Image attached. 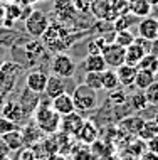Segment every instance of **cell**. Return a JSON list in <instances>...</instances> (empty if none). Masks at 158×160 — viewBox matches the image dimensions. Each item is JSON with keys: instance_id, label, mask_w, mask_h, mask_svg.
Segmentation results:
<instances>
[{"instance_id": "obj_8", "label": "cell", "mask_w": 158, "mask_h": 160, "mask_svg": "<svg viewBox=\"0 0 158 160\" xmlns=\"http://www.w3.org/2000/svg\"><path fill=\"white\" fill-rule=\"evenodd\" d=\"M89 14L94 15L98 20H104V22H111V24H113L118 17L109 0H93Z\"/></svg>"}, {"instance_id": "obj_29", "label": "cell", "mask_w": 158, "mask_h": 160, "mask_svg": "<svg viewBox=\"0 0 158 160\" xmlns=\"http://www.w3.org/2000/svg\"><path fill=\"white\" fill-rule=\"evenodd\" d=\"M83 83L94 91H99V89H103V74L101 72H86Z\"/></svg>"}, {"instance_id": "obj_26", "label": "cell", "mask_w": 158, "mask_h": 160, "mask_svg": "<svg viewBox=\"0 0 158 160\" xmlns=\"http://www.w3.org/2000/svg\"><path fill=\"white\" fill-rule=\"evenodd\" d=\"M101 74H103V89L113 91V89L119 88V79H118V74H116V69L106 68Z\"/></svg>"}, {"instance_id": "obj_13", "label": "cell", "mask_w": 158, "mask_h": 160, "mask_svg": "<svg viewBox=\"0 0 158 160\" xmlns=\"http://www.w3.org/2000/svg\"><path fill=\"white\" fill-rule=\"evenodd\" d=\"M47 78L49 76L44 71H31L27 74V78H25V88L31 89L36 94L44 93L45 84H47Z\"/></svg>"}, {"instance_id": "obj_5", "label": "cell", "mask_w": 158, "mask_h": 160, "mask_svg": "<svg viewBox=\"0 0 158 160\" xmlns=\"http://www.w3.org/2000/svg\"><path fill=\"white\" fill-rule=\"evenodd\" d=\"M24 24H25V32H27L29 36L34 37V39H41L44 36V32L47 31L50 20L42 10H36V8H34L31 14L27 15V19L24 20Z\"/></svg>"}, {"instance_id": "obj_43", "label": "cell", "mask_w": 158, "mask_h": 160, "mask_svg": "<svg viewBox=\"0 0 158 160\" xmlns=\"http://www.w3.org/2000/svg\"><path fill=\"white\" fill-rule=\"evenodd\" d=\"M151 54H155L158 58V39H155V41H151V49H150Z\"/></svg>"}, {"instance_id": "obj_1", "label": "cell", "mask_w": 158, "mask_h": 160, "mask_svg": "<svg viewBox=\"0 0 158 160\" xmlns=\"http://www.w3.org/2000/svg\"><path fill=\"white\" fill-rule=\"evenodd\" d=\"M42 44L45 46L47 51H52L54 54L57 52H66L71 49L76 41V34L71 32V29L66 24L57 22V20H50L47 31L41 37Z\"/></svg>"}, {"instance_id": "obj_20", "label": "cell", "mask_w": 158, "mask_h": 160, "mask_svg": "<svg viewBox=\"0 0 158 160\" xmlns=\"http://www.w3.org/2000/svg\"><path fill=\"white\" fill-rule=\"evenodd\" d=\"M143 123L145 120L140 118V116H128V118H125L119 123V130H123L130 137H138V132L141 130Z\"/></svg>"}, {"instance_id": "obj_44", "label": "cell", "mask_w": 158, "mask_h": 160, "mask_svg": "<svg viewBox=\"0 0 158 160\" xmlns=\"http://www.w3.org/2000/svg\"><path fill=\"white\" fill-rule=\"evenodd\" d=\"M3 20H5V7L3 3H0V27L3 25Z\"/></svg>"}, {"instance_id": "obj_28", "label": "cell", "mask_w": 158, "mask_h": 160, "mask_svg": "<svg viewBox=\"0 0 158 160\" xmlns=\"http://www.w3.org/2000/svg\"><path fill=\"white\" fill-rule=\"evenodd\" d=\"M136 17L133 14H125V15H119L116 17V20L113 22V27H114V32H118V31H130V27L133 24H136Z\"/></svg>"}, {"instance_id": "obj_41", "label": "cell", "mask_w": 158, "mask_h": 160, "mask_svg": "<svg viewBox=\"0 0 158 160\" xmlns=\"http://www.w3.org/2000/svg\"><path fill=\"white\" fill-rule=\"evenodd\" d=\"M140 160H158V153H155V152H151V150H146L143 155H140L138 157Z\"/></svg>"}, {"instance_id": "obj_19", "label": "cell", "mask_w": 158, "mask_h": 160, "mask_svg": "<svg viewBox=\"0 0 158 160\" xmlns=\"http://www.w3.org/2000/svg\"><path fill=\"white\" fill-rule=\"evenodd\" d=\"M24 51H25V56H27L29 62L34 64V61H37L41 56H45V51H47V49H45V46L42 44L41 39H34V41H31V42L25 44Z\"/></svg>"}, {"instance_id": "obj_24", "label": "cell", "mask_w": 158, "mask_h": 160, "mask_svg": "<svg viewBox=\"0 0 158 160\" xmlns=\"http://www.w3.org/2000/svg\"><path fill=\"white\" fill-rule=\"evenodd\" d=\"M151 10L153 7L146 0H133V2H130V14H133L136 19H143V17L151 15Z\"/></svg>"}, {"instance_id": "obj_49", "label": "cell", "mask_w": 158, "mask_h": 160, "mask_svg": "<svg viewBox=\"0 0 158 160\" xmlns=\"http://www.w3.org/2000/svg\"><path fill=\"white\" fill-rule=\"evenodd\" d=\"M153 120H155V123L158 125V111H156V113H155V116H153Z\"/></svg>"}, {"instance_id": "obj_40", "label": "cell", "mask_w": 158, "mask_h": 160, "mask_svg": "<svg viewBox=\"0 0 158 160\" xmlns=\"http://www.w3.org/2000/svg\"><path fill=\"white\" fill-rule=\"evenodd\" d=\"M19 160H37L36 150L34 148H20Z\"/></svg>"}, {"instance_id": "obj_27", "label": "cell", "mask_w": 158, "mask_h": 160, "mask_svg": "<svg viewBox=\"0 0 158 160\" xmlns=\"http://www.w3.org/2000/svg\"><path fill=\"white\" fill-rule=\"evenodd\" d=\"M156 135H158V125L155 123V120H145L141 130L138 132V138H141L143 142H150Z\"/></svg>"}, {"instance_id": "obj_18", "label": "cell", "mask_w": 158, "mask_h": 160, "mask_svg": "<svg viewBox=\"0 0 158 160\" xmlns=\"http://www.w3.org/2000/svg\"><path fill=\"white\" fill-rule=\"evenodd\" d=\"M66 93V83H64L62 78L59 76H49L47 78V84H45V89H44V94L50 99H54L55 96H59V94Z\"/></svg>"}, {"instance_id": "obj_36", "label": "cell", "mask_w": 158, "mask_h": 160, "mask_svg": "<svg viewBox=\"0 0 158 160\" xmlns=\"http://www.w3.org/2000/svg\"><path fill=\"white\" fill-rule=\"evenodd\" d=\"M143 93H145V96H146L148 105H158V79L153 84L148 86Z\"/></svg>"}, {"instance_id": "obj_25", "label": "cell", "mask_w": 158, "mask_h": 160, "mask_svg": "<svg viewBox=\"0 0 158 160\" xmlns=\"http://www.w3.org/2000/svg\"><path fill=\"white\" fill-rule=\"evenodd\" d=\"M20 132H22V135H24V143L25 145H32L34 142H39L41 140V135L44 133L36 123L25 125L24 130H20Z\"/></svg>"}, {"instance_id": "obj_55", "label": "cell", "mask_w": 158, "mask_h": 160, "mask_svg": "<svg viewBox=\"0 0 158 160\" xmlns=\"http://www.w3.org/2000/svg\"><path fill=\"white\" fill-rule=\"evenodd\" d=\"M109 2H113V0H109Z\"/></svg>"}, {"instance_id": "obj_51", "label": "cell", "mask_w": 158, "mask_h": 160, "mask_svg": "<svg viewBox=\"0 0 158 160\" xmlns=\"http://www.w3.org/2000/svg\"><path fill=\"white\" fill-rule=\"evenodd\" d=\"M2 160H10V158H8V157H5V158H2Z\"/></svg>"}, {"instance_id": "obj_15", "label": "cell", "mask_w": 158, "mask_h": 160, "mask_svg": "<svg viewBox=\"0 0 158 160\" xmlns=\"http://www.w3.org/2000/svg\"><path fill=\"white\" fill-rule=\"evenodd\" d=\"M138 72L136 66H130V64H121L119 68H116V74L119 79V86L128 88V86H135V78Z\"/></svg>"}, {"instance_id": "obj_17", "label": "cell", "mask_w": 158, "mask_h": 160, "mask_svg": "<svg viewBox=\"0 0 158 160\" xmlns=\"http://www.w3.org/2000/svg\"><path fill=\"white\" fill-rule=\"evenodd\" d=\"M145 54H148L138 42L133 41V44H130L128 47H125V64L130 66H138L140 61L145 58Z\"/></svg>"}, {"instance_id": "obj_16", "label": "cell", "mask_w": 158, "mask_h": 160, "mask_svg": "<svg viewBox=\"0 0 158 160\" xmlns=\"http://www.w3.org/2000/svg\"><path fill=\"white\" fill-rule=\"evenodd\" d=\"M98 135H99V132H98V127L94 125V122L84 120L83 127L79 128V132H78V135H76V137H78L83 143L91 145V143H94V142L98 140Z\"/></svg>"}, {"instance_id": "obj_31", "label": "cell", "mask_w": 158, "mask_h": 160, "mask_svg": "<svg viewBox=\"0 0 158 160\" xmlns=\"http://www.w3.org/2000/svg\"><path fill=\"white\" fill-rule=\"evenodd\" d=\"M146 150H148L146 142H143L141 138H138V137H136L133 142L128 143V155H133V157H140V155H143Z\"/></svg>"}, {"instance_id": "obj_39", "label": "cell", "mask_w": 158, "mask_h": 160, "mask_svg": "<svg viewBox=\"0 0 158 160\" xmlns=\"http://www.w3.org/2000/svg\"><path fill=\"white\" fill-rule=\"evenodd\" d=\"M15 128H17L15 123L8 122L7 118H3V116L0 115V137L5 135V133H8V132H12V130H15Z\"/></svg>"}, {"instance_id": "obj_48", "label": "cell", "mask_w": 158, "mask_h": 160, "mask_svg": "<svg viewBox=\"0 0 158 160\" xmlns=\"http://www.w3.org/2000/svg\"><path fill=\"white\" fill-rule=\"evenodd\" d=\"M151 12H155V19L158 20V5H155V7H153V10Z\"/></svg>"}, {"instance_id": "obj_22", "label": "cell", "mask_w": 158, "mask_h": 160, "mask_svg": "<svg viewBox=\"0 0 158 160\" xmlns=\"http://www.w3.org/2000/svg\"><path fill=\"white\" fill-rule=\"evenodd\" d=\"M2 140L5 142V145L8 147V150L10 152H14V150H20L24 148L25 143H24V135L20 130H12V132L5 133V135H2Z\"/></svg>"}, {"instance_id": "obj_3", "label": "cell", "mask_w": 158, "mask_h": 160, "mask_svg": "<svg viewBox=\"0 0 158 160\" xmlns=\"http://www.w3.org/2000/svg\"><path fill=\"white\" fill-rule=\"evenodd\" d=\"M22 66L15 61H5L0 64V93L7 96L8 93L14 91L22 76Z\"/></svg>"}, {"instance_id": "obj_53", "label": "cell", "mask_w": 158, "mask_h": 160, "mask_svg": "<svg viewBox=\"0 0 158 160\" xmlns=\"http://www.w3.org/2000/svg\"><path fill=\"white\" fill-rule=\"evenodd\" d=\"M128 2H133V0H128Z\"/></svg>"}, {"instance_id": "obj_9", "label": "cell", "mask_w": 158, "mask_h": 160, "mask_svg": "<svg viewBox=\"0 0 158 160\" xmlns=\"http://www.w3.org/2000/svg\"><path fill=\"white\" fill-rule=\"evenodd\" d=\"M101 54H103V58L106 61V66L111 69H116L121 64H125V47L114 44V42H109Z\"/></svg>"}, {"instance_id": "obj_30", "label": "cell", "mask_w": 158, "mask_h": 160, "mask_svg": "<svg viewBox=\"0 0 158 160\" xmlns=\"http://www.w3.org/2000/svg\"><path fill=\"white\" fill-rule=\"evenodd\" d=\"M138 69H146V71H151V72H158V58L155 54H151V52H148V54H145V58L140 61V64L136 66Z\"/></svg>"}, {"instance_id": "obj_4", "label": "cell", "mask_w": 158, "mask_h": 160, "mask_svg": "<svg viewBox=\"0 0 158 160\" xmlns=\"http://www.w3.org/2000/svg\"><path fill=\"white\" fill-rule=\"evenodd\" d=\"M71 96H72V101H74L76 111L81 113V115L89 113V111L96 110V106H98V91L91 89L84 83L76 86L74 93H72Z\"/></svg>"}, {"instance_id": "obj_7", "label": "cell", "mask_w": 158, "mask_h": 160, "mask_svg": "<svg viewBox=\"0 0 158 160\" xmlns=\"http://www.w3.org/2000/svg\"><path fill=\"white\" fill-rule=\"evenodd\" d=\"M52 12H54L55 19H57V22H62L66 25L74 24L76 20H78V17H79L78 15L79 12L76 10L72 0H54Z\"/></svg>"}, {"instance_id": "obj_32", "label": "cell", "mask_w": 158, "mask_h": 160, "mask_svg": "<svg viewBox=\"0 0 158 160\" xmlns=\"http://www.w3.org/2000/svg\"><path fill=\"white\" fill-rule=\"evenodd\" d=\"M135 41V36L131 31H118L114 32V37H113V42L121 47H128L130 44H133Z\"/></svg>"}, {"instance_id": "obj_35", "label": "cell", "mask_w": 158, "mask_h": 160, "mask_svg": "<svg viewBox=\"0 0 158 160\" xmlns=\"http://www.w3.org/2000/svg\"><path fill=\"white\" fill-rule=\"evenodd\" d=\"M108 98H109V101L113 103V105H116V106H121V105H125V103L128 101L126 93H125V89H123V86H119V88L109 91V96Z\"/></svg>"}, {"instance_id": "obj_12", "label": "cell", "mask_w": 158, "mask_h": 160, "mask_svg": "<svg viewBox=\"0 0 158 160\" xmlns=\"http://www.w3.org/2000/svg\"><path fill=\"white\" fill-rule=\"evenodd\" d=\"M138 34H140V37L146 39V41H155V39H158V20L151 15L140 19Z\"/></svg>"}, {"instance_id": "obj_34", "label": "cell", "mask_w": 158, "mask_h": 160, "mask_svg": "<svg viewBox=\"0 0 158 160\" xmlns=\"http://www.w3.org/2000/svg\"><path fill=\"white\" fill-rule=\"evenodd\" d=\"M130 105H131V108H133L135 111L146 110V106H150V105H148V101H146V96H145V93H143V91H140V89L133 94V96H131Z\"/></svg>"}, {"instance_id": "obj_2", "label": "cell", "mask_w": 158, "mask_h": 160, "mask_svg": "<svg viewBox=\"0 0 158 160\" xmlns=\"http://www.w3.org/2000/svg\"><path fill=\"white\" fill-rule=\"evenodd\" d=\"M52 101V99H50ZM34 120H36V125L39 127L44 133H49V135H54L59 128H61V115L55 113L52 110V106L45 105L44 101H39V106L34 110Z\"/></svg>"}, {"instance_id": "obj_11", "label": "cell", "mask_w": 158, "mask_h": 160, "mask_svg": "<svg viewBox=\"0 0 158 160\" xmlns=\"http://www.w3.org/2000/svg\"><path fill=\"white\" fill-rule=\"evenodd\" d=\"M0 115H2L3 118H7L8 122L17 125L25 118L27 113L24 111V108L19 101H5V105H3L2 110H0Z\"/></svg>"}, {"instance_id": "obj_6", "label": "cell", "mask_w": 158, "mask_h": 160, "mask_svg": "<svg viewBox=\"0 0 158 160\" xmlns=\"http://www.w3.org/2000/svg\"><path fill=\"white\" fill-rule=\"evenodd\" d=\"M50 69L55 76L66 79V78H72L76 74L78 66H76V61L67 52H57L50 61Z\"/></svg>"}, {"instance_id": "obj_37", "label": "cell", "mask_w": 158, "mask_h": 160, "mask_svg": "<svg viewBox=\"0 0 158 160\" xmlns=\"http://www.w3.org/2000/svg\"><path fill=\"white\" fill-rule=\"evenodd\" d=\"M111 5H113L114 12H116V15H125L130 12V2L128 0H113L111 2Z\"/></svg>"}, {"instance_id": "obj_38", "label": "cell", "mask_w": 158, "mask_h": 160, "mask_svg": "<svg viewBox=\"0 0 158 160\" xmlns=\"http://www.w3.org/2000/svg\"><path fill=\"white\" fill-rule=\"evenodd\" d=\"M91 2H93V0H72V3H74L76 10H78L79 14H83V15H88V14H89Z\"/></svg>"}, {"instance_id": "obj_42", "label": "cell", "mask_w": 158, "mask_h": 160, "mask_svg": "<svg viewBox=\"0 0 158 160\" xmlns=\"http://www.w3.org/2000/svg\"><path fill=\"white\" fill-rule=\"evenodd\" d=\"M146 145H148V150H151V152L158 153V135L153 137L150 142H146Z\"/></svg>"}, {"instance_id": "obj_54", "label": "cell", "mask_w": 158, "mask_h": 160, "mask_svg": "<svg viewBox=\"0 0 158 160\" xmlns=\"http://www.w3.org/2000/svg\"><path fill=\"white\" fill-rule=\"evenodd\" d=\"M156 79H158V74H156Z\"/></svg>"}, {"instance_id": "obj_21", "label": "cell", "mask_w": 158, "mask_h": 160, "mask_svg": "<svg viewBox=\"0 0 158 160\" xmlns=\"http://www.w3.org/2000/svg\"><path fill=\"white\" fill-rule=\"evenodd\" d=\"M84 68H86V72H103L108 66H106L103 54H88L84 59Z\"/></svg>"}, {"instance_id": "obj_10", "label": "cell", "mask_w": 158, "mask_h": 160, "mask_svg": "<svg viewBox=\"0 0 158 160\" xmlns=\"http://www.w3.org/2000/svg\"><path fill=\"white\" fill-rule=\"evenodd\" d=\"M83 123H84V118L81 116V113L72 111V113L66 115V116H61V128L59 130L62 133H66V135H78Z\"/></svg>"}, {"instance_id": "obj_46", "label": "cell", "mask_w": 158, "mask_h": 160, "mask_svg": "<svg viewBox=\"0 0 158 160\" xmlns=\"http://www.w3.org/2000/svg\"><path fill=\"white\" fill-rule=\"evenodd\" d=\"M121 160H140L138 157H133V155H126V157H123Z\"/></svg>"}, {"instance_id": "obj_33", "label": "cell", "mask_w": 158, "mask_h": 160, "mask_svg": "<svg viewBox=\"0 0 158 160\" xmlns=\"http://www.w3.org/2000/svg\"><path fill=\"white\" fill-rule=\"evenodd\" d=\"M108 44H109V41L104 36L96 37V39H93V41L88 42V52L89 54H101V52H103V49Z\"/></svg>"}, {"instance_id": "obj_45", "label": "cell", "mask_w": 158, "mask_h": 160, "mask_svg": "<svg viewBox=\"0 0 158 160\" xmlns=\"http://www.w3.org/2000/svg\"><path fill=\"white\" fill-rule=\"evenodd\" d=\"M5 101H7V99H5V94L0 93V110H2V106L5 105Z\"/></svg>"}, {"instance_id": "obj_14", "label": "cell", "mask_w": 158, "mask_h": 160, "mask_svg": "<svg viewBox=\"0 0 158 160\" xmlns=\"http://www.w3.org/2000/svg\"><path fill=\"white\" fill-rule=\"evenodd\" d=\"M50 106H52V110L55 113H59L61 116H66V115L72 113V111H76L74 101H72V96L69 93H62V94H59V96H55L52 101H50Z\"/></svg>"}, {"instance_id": "obj_50", "label": "cell", "mask_w": 158, "mask_h": 160, "mask_svg": "<svg viewBox=\"0 0 158 160\" xmlns=\"http://www.w3.org/2000/svg\"><path fill=\"white\" fill-rule=\"evenodd\" d=\"M5 2H8V0H0V3H5Z\"/></svg>"}, {"instance_id": "obj_56", "label": "cell", "mask_w": 158, "mask_h": 160, "mask_svg": "<svg viewBox=\"0 0 158 160\" xmlns=\"http://www.w3.org/2000/svg\"><path fill=\"white\" fill-rule=\"evenodd\" d=\"M156 74H158V72H156Z\"/></svg>"}, {"instance_id": "obj_23", "label": "cell", "mask_w": 158, "mask_h": 160, "mask_svg": "<svg viewBox=\"0 0 158 160\" xmlns=\"http://www.w3.org/2000/svg\"><path fill=\"white\" fill-rule=\"evenodd\" d=\"M156 81V74L151 71H146V69H138L135 78V86L140 89V91H145L150 84H153Z\"/></svg>"}, {"instance_id": "obj_52", "label": "cell", "mask_w": 158, "mask_h": 160, "mask_svg": "<svg viewBox=\"0 0 158 160\" xmlns=\"http://www.w3.org/2000/svg\"><path fill=\"white\" fill-rule=\"evenodd\" d=\"M37 2H44V0H37Z\"/></svg>"}, {"instance_id": "obj_47", "label": "cell", "mask_w": 158, "mask_h": 160, "mask_svg": "<svg viewBox=\"0 0 158 160\" xmlns=\"http://www.w3.org/2000/svg\"><path fill=\"white\" fill-rule=\"evenodd\" d=\"M148 3H150L151 7H155V5H158V0H146Z\"/></svg>"}]
</instances>
